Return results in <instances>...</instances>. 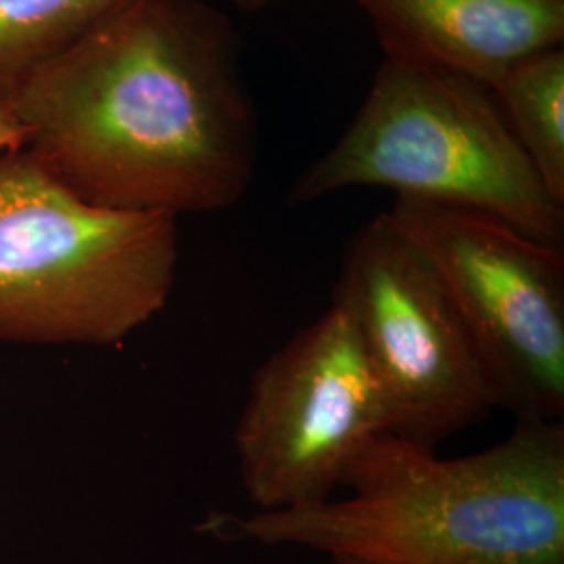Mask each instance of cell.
Segmentation results:
<instances>
[{
	"instance_id": "6",
	"label": "cell",
	"mask_w": 564,
	"mask_h": 564,
	"mask_svg": "<svg viewBox=\"0 0 564 564\" xmlns=\"http://www.w3.org/2000/svg\"><path fill=\"white\" fill-rule=\"evenodd\" d=\"M333 303L362 345L389 433L435 447L498 408L444 282L389 212L347 242Z\"/></svg>"
},
{
	"instance_id": "2",
	"label": "cell",
	"mask_w": 564,
	"mask_h": 564,
	"mask_svg": "<svg viewBox=\"0 0 564 564\" xmlns=\"http://www.w3.org/2000/svg\"><path fill=\"white\" fill-rule=\"evenodd\" d=\"M339 500L220 514L224 538L370 564H564V424L519 421L484 452L440 458L383 433Z\"/></svg>"
},
{
	"instance_id": "11",
	"label": "cell",
	"mask_w": 564,
	"mask_h": 564,
	"mask_svg": "<svg viewBox=\"0 0 564 564\" xmlns=\"http://www.w3.org/2000/svg\"><path fill=\"white\" fill-rule=\"evenodd\" d=\"M23 142L25 137H23L20 121L15 120L9 105L0 101V153L23 149Z\"/></svg>"
},
{
	"instance_id": "3",
	"label": "cell",
	"mask_w": 564,
	"mask_h": 564,
	"mask_svg": "<svg viewBox=\"0 0 564 564\" xmlns=\"http://www.w3.org/2000/svg\"><path fill=\"white\" fill-rule=\"evenodd\" d=\"M176 268L178 218L84 202L25 149L0 153V341L121 343Z\"/></svg>"
},
{
	"instance_id": "13",
	"label": "cell",
	"mask_w": 564,
	"mask_h": 564,
	"mask_svg": "<svg viewBox=\"0 0 564 564\" xmlns=\"http://www.w3.org/2000/svg\"><path fill=\"white\" fill-rule=\"evenodd\" d=\"M333 563H335V564H370V563H362V561H354V558H333Z\"/></svg>"
},
{
	"instance_id": "8",
	"label": "cell",
	"mask_w": 564,
	"mask_h": 564,
	"mask_svg": "<svg viewBox=\"0 0 564 564\" xmlns=\"http://www.w3.org/2000/svg\"><path fill=\"white\" fill-rule=\"evenodd\" d=\"M384 57L463 76L484 88L521 61L563 46L564 0H354Z\"/></svg>"
},
{
	"instance_id": "9",
	"label": "cell",
	"mask_w": 564,
	"mask_h": 564,
	"mask_svg": "<svg viewBox=\"0 0 564 564\" xmlns=\"http://www.w3.org/2000/svg\"><path fill=\"white\" fill-rule=\"evenodd\" d=\"M134 0H0V99Z\"/></svg>"
},
{
	"instance_id": "10",
	"label": "cell",
	"mask_w": 564,
	"mask_h": 564,
	"mask_svg": "<svg viewBox=\"0 0 564 564\" xmlns=\"http://www.w3.org/2000/svg\"><path fill=\"white\" fill-rule=\"evenodd\" d=\"M506 123L554 199L564 203V51L550 48L514 65L494 88Z\"/></svg>"
},
{
	"instance_id": "1",
	"label": "cell",
	"mask_w": 564,
	"mask_h": 564,
	"mask_svg": "<svg viewBox=\"0 0 564 564\" xmlns=\"http://www.w3.org/2000/svg\"><path fill=\"white\" fill-rule=\"evenodd\" d=\"M239 30L209 0H134L4 99L23 149L84 202L214 214L256 176Z\"/></svg>"
},
{
	"instance_id": "12",
	"label": "cell",
	"mask_w": 564,
	"mask_h": 564,
	"mask_svg": "<svg viewBox=\"0 0 564 564\" xmlns=\"http://www.w3.org/2000/svg\"><path fill=\"white\" fill-rule=\"evenodd\" d=\"M237 9H241V11H247V13H256V11H263V9H268V7H272V4H279L282 0H230Z\"/></svg>"
},
{
	"instance_id": "4",
	"label": "cell",
	"mask_w": 564,
	"mask_h": 564,
	"mask_svg": "<svg viewBox=\"0 0 564 564\" xmlns=\"http://www.w3.org/2000/svg\"><path fill=\"white\" fill-rule=\"evenodd\" d=\"M358 186L498 218L563 247L564 203L552 197L484 86L384 57L341 139L293 182L286 205Z\"/></svg>"
},
{
	"instance_id": "5",
	"label": "cell",
	"mask_w": 564,
	"mask_h": 564,
	"mask_svg": "<svg viewBox=\"0 0 564 564\" xmlns=\"http://www.w3.org/2000/svg\"><path fill=\"white\" fill-rule=\"evenodd\" d=\"M389 214L444 282L498 408L563 421V247L442 203L398 197Z\"/></svg>"
},
{
	"instance_id": "7",
	"label": "cell",
	"mask_w": 564,
	"mask_h": 564,
	"mask_svg": "<svg viewBox=\"0 0 564 564\" xmlns=\"http://www.w3.org/2000/svg\"><path fill=\"white\" fill-rule=\"evenodd\" d=\"M389 433L379 383L337 303L251 377L235 426L242 489L260 512L318 505Z\"/></svg>"
}]
</instances>
